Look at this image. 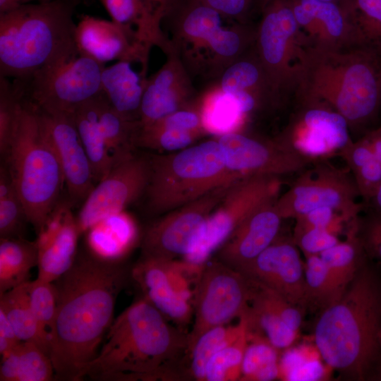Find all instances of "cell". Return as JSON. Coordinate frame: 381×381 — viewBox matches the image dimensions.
Listing matches in <instances>:
<instances>
[{"instance_id": "1", "label": "cell", "mask_w": 381, "mask_h": 381, "mask_svg": "<svg viewBox=\"0 0 381 381\" xmlns=\"http://www.w3.org/2000/svg\"><path fill=\"white\" fill-rule=\"evenodd\" d=\"M131 277L122 262L78 252L72 266L53 282L56 312L50 332L55 380L79 381L114 321L116 298Z\"/></svg>"}, {"instance_id": "2", "label": "cell", "mask_w": 381, "mask_h": 381, "mask_svg": "<svg viewBox=\"0 0 381 381\" xmlns=\"http://www.w3.org/2000/svg\"><path fill=\"white\" fill-rule=\"evenodd\" d=\"M84 377L103 381L179 380L188 333L174 327L143 296L114 320Z\"/></svg>"}, {"instance_id": "3", "label": "cell", "mask_w": 381, "mask_h": 381, "mask_svg": "<svg viewBox=\"0 0 381 381\" xmlns=\"http://www.w3.org/2000/svg\"><path fill=\"white\" fill-rule=\"evenodd\" d=\"M381 277L363 265L341 297L320 312L314 329L327 365L355 380L381 378Z\"/></svg>"}, {"instance_id": "4", "label": "cell", "mask_w": 381, "mask_h": 381, "mask_svg": "<svg viewBox=\"0 0 381 381\" xmlns=\"http://www.w3.org/2000/svg\"><path fill=\"white\" fill-rule=\"evenodd\" d=\"M77 3L49 0L0 13V75L24 80L79 54L73 20Z\"/></svg>"}, {"instance_id": "5", "label": "cell", "mask_w": 381, "mask_h": 381, "mask_svg": "<svg viewBox=\"0 0 381 381\" xmlns=\"http://www.w3.org/2000/svg\"><path fill=\"white\" fill-rule=\"evenodd\" d=\"M6 157L28 221L37 233L59 202L65 183L41 112L25 99Z\"/></svg>"}, {"instance_id": "6", "label": "cell", "mask_w": 381, "mask_h": 381, "mask_svg": "<svg viewBox=\"0 0 381 381\" xmlns=\"http://www.w3.org/2000/svg\"><path fill=\"white\" fill-rule=\"evenodd\" d=\"M171 49L190 78H219L241 58L246 42L242 23L226 18L202 0H184L164 20Z\"/></svg>"}, {"instance_id": "7", "label": "cell", "mask_w": 381, "mask_h": 381, "mask_svg": "<svg viewBox=\"0 0 381 381\" xmlns=\"http://www.w3.org/2000/svg\"><path fill=\"white\" fill-rule=\"evenodd\" d=\"M146 190L153 213L183 206L242 179L230 171L217 140H210L150 159Z\"/></svg>"}, {"instance_id": "8", "label": "cell", "mask_w": 381, "mask_h": 381, "mask_svg": "<svg viewBox=\"0 0 381 381\" xmlns=\"http://www.w3.org/2000/svg\"><path fill=\"white\" fill-rule=\"evenodd\" d=\"M104 67L79 54L17 80L25 99L41 111L73 116L79 107L102 92L101 77Z\"/></svg>"}, {"instance_id": "9", "label": "cell", "mask_w": 381, "mask_h": 381, "mask_svg": "<svg viewBox=\"0 0 381 381\" xmlns=\"http://www.w3.org/2000/svg\"><path fill=\"white\" fill-rule=\"evenodd\" d=\"M281 188V177L277 176L252 175L235 181L205 221L183 260L204 266L248 217L277 199Z\"/></svg>"}, {"instance_id": "10", "label": "cell", "mask_w": 381, "mask_h": 381, "mask_svg": "<svg viewBox=\"0 0 381 381\" xmlns=\"http://www.w3.org/2000/svg\"><path fill=\"white\" fill-rule=\"evenodd\" d=\"M313 162V167L302 171L275 200L282 217L296 219L316 208L329 207L344 221L356 220L362 205L357 201L360 194L351 174L326 159Z\"/></svg>"}, {"instance_id": "11", "label": "cell", "mask_w": 381, "mask_h": 381, "mask_svg": "<svg viewBox=\"0 0 381 381\" xmlns=\"http://www.w3.org/2000/svg\"><path fill=\"white\" fill-rule=\"evenodd\" d=\"M250 297L251 286L243 273L218 259L208 260L194 295V322L188 349L208 329L239 318L248 309Z\"/></svg>"}, {"instance_id": "12", "label": "cell", "mask_w": 381, "mask_h": 381, "mask_svg": "<svg viewBox=\"0 0 381 381\" xmlns=\"http://www.w3.org/2000/svg\"><path fill=\"white\" fill-rule=\"evenodd\" d=\"M231 184L173 210L152 223L142 239V258L166 260L184 258Z\"/></svg>"}, {"instance_id": "13", "label": "cell", "mask_w": 381, "mask_h": 381, "mask_svg": "<svg viewBox=\"0 0 381 381\" xmlns=\"http://www.w3.org/2000/svg\"><path fill=\"white\" fill-rule=\"evenodd\" d=\"M150 159L132 157L116 164L83 201L77 222L80 234L102 219L123 211L145 193Z\"/></svg>"}, {"instance_id": "14", "label": "cell", "mask_w": 381, "mask_h": 381, "mask_svg": "<svg viewBox=\"0 0 381 381\" xmlns=\"http://www.w3.org/2000/svg\"><path fill=\"white\" fill-rule=\"evenodd\" d=\"M227 169L243 178L301 173L313 162L278 140L263 141L236 131L217 138Z\"/></svg>"}, {"instance_id": "15", "label": "cell", "mask_w": 381, "mask_h": 381, "mask_svg": "<svg viewBox=\"0 0 381 381\" xmlns=\"http://www.w3.org/2000/svg\"><path fill=\"white\" fill-rule=\"evenodd\" d=\"M303 311L308 308L304 262L293 239L277 238L241 271Z\"/></svg>"}, {"instance_id": "16", "label": "cell", "mask_w": 381, "mask_h": 381, "mask_svg": "<svg viewBox=\"0 0 381 381\" xmlns=\"http://www.w3.org/2000/svg\"><path fill=\"white\" fill-rule=\"evenodd\" d=\"M75 42L79 54L103 64L113 60L140 62L145 78L150 49L131 30L111 20L85 15L76 24Z\"/></svg>"}, {"instance_id": "17", "label": "cell", "mask_w": 381, "mask_h": 381, "mask_svg": "<svg viewBox=\"0 0 381 381\" xmlns=\"http://www.w3.org/2000/svg\"><path fill=\"white\" fill-rule=\"evenodd\" d=\"M131 277L167 318L179 326L190 322L194 313L190 297L171 260L141 258L131 270Z\"/></svg>"}, {"instance_id": "18", "label": "cell", "mask_w": 381, "mask_h": 381, "mask_svg": "<svg viewBox=\"0 0 381 381\" xmlns=\"http://www.w3.org/2000/svg\"><path fill=\"white\" fill-rule=\"evenodd\" d=\"M37 277L53 282L73 264L81 235L71 203L59 202L37 233Z\"/></svg>"}, {"instance_id": "19", "label": "cell", "mask_w": 381, "mask_h": 381, "mask_svg": "<svg viewBox=\"0 0 381 381\" xmlns=\"http://www.w3.org/2000/svg\"><path fill=\"white\" fill-rule=\"evenodd\" d=\"M40 112L59 159L68 195L73 202L84 201L95 187V181L73 116Z\"/></svg>"}, {"instance_id": "20", "label": "cell", "mask_w": 381, "mask_h": 381, "mask_svg": "<svg viewBox=\"0 0 381 381\" xmlns=\"http://www.w3.org/2000/svg\"><path fill=\"white\" fill-rule=\"evenodd\" d=\"M165 64L144 83L139 122L147 126L193 104L195 94L191 78L171 52Z\"/></svg>"}, {"instance_id": "21", "label": "cell", "mask_w": 381, "mask_h": 381, "mask_svg": "<svg viewBox=\"0 0 381 381\" xmlns=\"http://www.w3.org/2000/svg\"><path fill=\"white\" fill-rule=\"evenodd\" d=\"M278 140L311 162L339 155L351 142L345 118L319 108L306 111L298 128Z\"/></svg>"}, {"instance_id": "22", "label": "cell", "mask_w": 381, "mask_h": 381, "mask_svg": "<svg viewBox=\"0 0 381 381\" xmlns=\"http://www.w3.org/2000/svg\"><path fill=\"white\" fill-rule=\"evenodd\" d=\"M274 202L256 210L233 232L217 250L219 260L241 271L277 239L283 218Z\"/></svg>"}, {"instance_id": "23", "label": "cell", "mask_w": 381, "mask_h": 381, "mask_svg": "<svg viewBox=\"0 0 381 381\" xmlns=\"http://www.w3.org/2000/svg\"><path fill=\"white\" fill-rule=\"evenodd\" d=\"M376 76L365 64L358 62L348 66L339 89L327 98L348 123H358L370 118L379 104Z\"/></svg>"}, {"instance_id": "24", "label": "cell", "mask_w": 381, "mask_h": 381, "mask_svg": "<svg viewBox=\"0 0 381 381\" xmlns=\"http://www.w3.org/2000/svg\"><path fill=\"white\" fill-rule=\"evenodd\" d=\"M85 234L87 250L109 262H122L139 240L137 222L126 210L102 219Z\"/></svg>"}, {"instance_id": "25", "label": "cell", "mask_w": 381, "mask_h": 381, "mask_svg": "<svg viewBox=\"0 0 381 381\" xmlns=\"http://www.w3.org/2000/svg\"><path fill=\"white\" fill-rule=\"evenodd\" d=\"M131 64L128 61H118L104 67L101 77L102 92L118 113L130 120L139 121L146 78L140 76Z\"/></svg>"}, {"instance_id": "26", "label": "cell", "mask_w": 381, "mask_h": 381, "mask_svg": "<svg viewBox=\"0 0 381 381\" xmlns=\"http://www.w3.org/2000/svg\"><path fill=\"white\" fill-rule=\"evenodd\" d=\"M105 8L111 20L131 30L138 40L151 49L157 46L166 54L171 49L162 24L148 12L145 0H97Z\"/></svg>"}, {"instance_id": "27", "label": "cell", "mask_w": 381, "mask_h": 381, "mask_svg": "<svg viewBox=\"0 0 381 381\" xmlns=\"http://www.w3.org/2000/svg\"><path fill=\"white\" fill-rule=\"evenodd\" d=\"M247 311L236 325H224L202 334L188 349L181 365V378L205 381V368L211 357L233 342L248 324Z\"/></svg>"}, {"instance_id": "28", "label": "cell", "mask_w": 381, "mask_h": 381, "mask_svg": "<svg viewBox=\"0 0 381 381\" xmlns=\"http://www.w3.org/2000/svg\"><path fill=\"white\" fill-rule=\"evenodd\" d=\"M27 282L0 294V310L20 341L32 342L50 356V335L42 327L31 307Z\"/></svg>"}, {"instance_id": "29", "label": "cell", "mask_w": 381, "mask_h": 381, "mask_svg": "<svg viewBox=\"0 0 381 381\" xmlns=\"http://www.w3.org/2000/svg\"><path fill=\"white\" fill-rule=\"evenodd\" d=\"M97 97L82 104L73 114L75 127L92 165L95 183L103 179L114 167L99 124Z\"/></svg>"}, {"instance_id": "30", "label": "cell", "mask_w": 381, "mask_h": 381, "mask_svg": "<svg viewBox=\"0 0 381 381\" xmlns=\"http://www.w3.org/2000/svg\"><path fill=\"white\" fill-rule=\"evenodd\" d=\"M97 103L99 127L115 167L133 156L131 150L135 145L140 122L118 113L102 92L98 95Z\"/></svg>"}, {"instance_id": "31", "label": "cell", "mask_w": 381, "mask_h": 381, "mask_svg": "<svg viewBox=\"0 0 381 381\" xmlns=\"http://www.w3.org/2000/svg\"><path fill=\"white\" fill-rule=\"evenodd\" d=\"M35 241L23 238H0V294L29 280L32 267L37 265Z\"/></svg>"}, {"instance_id": "32", "label": "cell", "mask_w": 381, "mask_h": 381, "mask_svg": "<svg viewBox=\"0 0 381 381\" xmlns=\"http://www.w3.org/2000/svg\"><path fill=\"white\" fill-rule=\"evenodd\" d=\"M358 234L357 219L353 222L344 241H340L319 255L325 263L334 285L342 295L363 265L362 254L364 246Z\"/></svg>"}, {"instance_id": "33", "label": "cell", "mask_w": 381, "mask_h": 381, "mask_svg": "<svg viewBox=\"0 0 381 381\" xmlns=\"http://www.w3.org/2000/svg\"><path fill=\"white\" fill-rule=\"evenodd\" d=\"M345 160L360 196L370 201L381 183V162L365 138L352 141L339 154Z\"/></svg>"}, {"instance_id": "34", "label": "cell", "mask_w": 381, "mask_h": 381, "mask_svg": "<svg viewBox=\"0 0 381 381\" xmlns=\"http://www.w3.org/2000/svg\"><path fill=\"white\" fill-rule=\"evenodd\" d=\"M279 351L265 337L248 329L240 380L270 381L279 378Z\"/></svg>"}, {"instance_id": "35", "label": "cell", "mask_w": 381, "mask_h": 381, "mask_svg": "<svg viewBox=\"0 0 381 381\" xmlns=\"http://www.w3.org/2000/svg\"><path fill=\"white\" fill-rule=\"evenodd\" d=\"M247 318L249 330L263 335L279 350L288 349L298 337V332L291 328L279 314L252 293Z\"/></svg>"}, {"instance_id": "36", "label": "cell", "mask_w": 381, "mask_h": 381, "mask_svg": "<svg viewBox=\"0 0 381 381\" xmlns=\"http://www.w3.org/2000/svg\"><path fill=\"white\" fill-rule=\"evenodd\" d=\"M304 262L308 308L323 310L342 296L319 255H306Z\"/></svg>"}, {"instance_id": "37", "label": "cell", "mask_w": 381, "mask_h": 381, "mask_svg": "<svg viewBox=\"0 0 381 381\" xmlns=\"http://www.w3.org/2000/svg\"><path fill=\"white\" fill-rule=\"evenodd\" d=\"M200 107L206 131L219 135L235 131L234 128L243 116L234 101L219 87L213 90Z\"/></svg>"}, {"instance_id": "38", "label": "cell", "mask_w": 381, "mask_h": 381, "mask_svg": "<svg viewBox=\"0 0 381 381\" xmlns=\"http://www.w3.org/2000/svg\"><path fill=\"white\" fill-rule=\"evenodd\" d=\"M28 222L23 205L13 186L8 169L0 171V237L23 238Z\"/></svg>"}, {"instance_id": "39", "label": "cell", "mask_w": 381, "mask_h": 381, "mask_svg": "<svg viewBox=\"0 0 381 381\" xmlns=\"http://www.w3.org/2000/svg\"><path fill=\"white\" fill-rule=\"evenodd\" d=\"M248 341V325L231 343L216 352L205 368V381L240 380L245 351Z\"/></svg>"}, {"instance_id": "40", "label": "cell", "mask_w": 381, "mask_h": 381, "mask_svg": "<svg viewBox=\"0 0 381 381\" xmlns=\"http://www.w3.org/2000/svg\"><path fill=\"white\" fill-rule=\"evenodd\" d=\"M24 101L20 83L0 75V151L6 156L9 150Z\"/></svg>"}, {"instance_id": "41", "label": "cell", "mask_w": 381, "mask_h": 381, "mask_svg": "<svg viewBox=\"0 0 381 381\" xmlns=\"http://www.w3.org/2000/svg\"><path fill=\"white\" fill-rule=\"evenodd\" d=\"M203 133L173 128L140 126L135 145L162 151L175 152L190 146Z\"/></svg>"}, {"instance_id": "42", "label": "cell", "mask_w": 381, "mask_h": 381, "mask_svg": "<svg viewBox=\"0 0 381 381\" xmlns=\"http://www.w3.org/2000/svg\"><path fill=\"white\" fill-rule=\"evenodd\" d=\"M18 349L17 381L55 380L52 359L38 346L32 342L20 341Z\"/></svg>"}, {"instance_id": "43", "label": "cell", "mask_w": 381, "mask_h": 381, "mask_svg": "<svg viewBox=\"0 0 381 381\" xmlns=\"http://www.w3.org/2000/svg\"><path fill=\"white\" fill-rule=\"evenodd\" d=\"M261 80V71L254 63L238 59L229 65L219 78L220 90L229 97L247 93L257 100L255 90Z\"/></svg>"}, {"instance_id": "44", "label": "cell", "mask_w": 381, "mask_h": 381, "mask_svg": "<svg viewBox=\"0 0 381 381\" xmlns=\"http://www.w3.org/2000/svg\"><path fill=\"white\" fill-rule=\"evenodd\" d=\"M31 307L42 327L49 332L56 312V295L53 282L37 277L27 282Z\"/></svg>"}, {"instance_id": "45", "label": "cell", "mask_w": 381, "mask_h": 381, "mask_svg": "<svg viewBox=\"0 0 381 381\" xmlns=\"http://www.w3.org/2000/svg\"><path fill=\"white\" fill-rule=\"evenodd\" d=\"M248 280L252 296L275 311L291 328L299 332L303 311L272 289L250 279Z\"/></svg>"}, {"instance_id": "46", "label": "cell", "mask_w": 381, "mask_h": 381, "mask_svg": "<svg viewBox=\"0 0 381 381\" xmlns=\"http://www.w3.org/2000/svg\"><path fill=\"white\" fill-rule=\"evenodd\" d=\"M294 242L304 255H320L340 242L329 229L313 228L294 234Z\"/></svg>"}, {"instance_id": "47", "label": "cell", "mask_w": 381, "mask_h": 381, "mask_svg": "<svg viewBox=\"0 0 381 381\" xmlns=\"http://www.w3.org/2000/svg\"><path fill=\"white\" fill-rule=\"evenodd\" d=\"M224 16L243 23L253 8H258V0H202Z\"/></svg>"}, {"instance_id": "48", "label": "cell", "mask_w": 381, "mask_h": 381, "mask_svg": "<svg viewBox=\"0 0 381 381\" xmlns=\"http://www.w3.org/2000/svg\"><path fill=\"white\" fill-rule=\"evenodd\" d=\"M337 215L338 214L332 208H316L309 212L308 213L296 219V224L294 230V234H297L302 231L313 228H322L330 229V227L333 224Z\"/></svg>"}, {"instance_id": "49", "label": "cell", "mask_w": 381, "mask_h": 381, "mask_svg": "<svg viewBox=\"0 0 381 381\" xmlns=\"http://www.w3.org/2000/svg\"><path fill=\"white\" fill-rule=\"evenodd\" d=\"M346 8L364 22L381 25V0H348Z\"/></svg>"}, {"instance_id": "50", "label": "cell", "mask_w": 381, "mask_h": 381, "mask_svg": "<svg viewBox=\"0 0 381 381\" xmlns=\"http://www.w3.org/2000/svg\"><path fill=\"white\" fill-rule=\"evenodd\" d=\"M184 0H145L148 12L159 23L171 15Z\"/></svg>"}, {"instance_id": "51", "label": "cell", "mask_w": 381, "mask_h": 381, "mask_svg": "<svg viewBox=\"0 0 381 381\" xmlns=\"http://www.w3.org/2000/svg\"><path fill=\"white\" fill-rule=\"evenodd\" d=\"M20 342L11 323L0 310V355H5Z\"/></svg>"}, {"instance_id": "52", "label": "cell", "mask_w": 381, "mask_h": 381, "mask_svg": "<svg viewBox=\"0 0 381 381\" xmlns=\"http://www.w3.org/2000/svg\"><path fill=\"white\" fill-rule=\"evenodd\" d=\"M18 344L9 352L1 356L0 381H17L18 364Z\"/></svg>"}, {"instance_id": "53", "label": "cell", "mask_w": 381, "mask_h": 381, "mask_svg": "<svg viewBox=\"0 0 381 381\" xmlns=\"http://www.w3.org/2000/svg\"><path fill=\"white\" fill-rule=\"evenodd\" d=\"M361 240L364 248H368L377 257L381 258V234L366 229L365 238Z\"/></svg>"}, {"instance_id": "54", "label": "cell", "mask_w": 381, "mask_h": 381, "mask_svg": "<svg viewBox=\"0 0 381 381\" xmlns=\"http://www.w3.org/2000/svg\"><path fill=\"white\" fill-rule=\"evenodd\" d=\"M365 139L371 147L375 156L381 162V127L367 135Z\"/></svg>"}, {"instance_id": "55", "label": "cell", "mask_w": 381, "mask_h": 381, "mask_svg": "<svg viewBox=\"0 0 381 381\" xmlns=\"http://www.w3.org/2000/svg\"><path fill=\"white\" fill-rule=\"evenodd\" d=\"M34 1H38L40 2L49 0H0V13Z\"/></svg>"}, {"instance_id": "56", "label": "cell", "mask_w": 381, "mask_h": 381, "mask_svg": "<svg viewBox=\"0 0 381 381\" xmlns=\"http://www.w3.org/2000/svg\"><path fill=\"white\" fill-rule=\"evenodd\" d=\"M367 229L381 234V214L377 212V215L369 222Z\"/></svg>"}, {"instance_id": "57", "label": "cell", "mask_w": 381, "mask_h": 381, "mask_svg": "<svg viewBox=\"0 0 381 381\" xmlns=\"http://www.w3.org/2000/svg\"><path fill=\"white\" fill-rule=\"evenodd\" d=\"M370 201L373 202L377 212L381 214V183Z\"/></svg>"}, {"instance_id": "58", "label": "cell", "mask_w": 381, "mask_h": 381, "mask_svg": "<svg viewBox=\"0 0 381 381\" xmlns=\"http://www.w3.org/2000/svg\"><path fill=\"white\" fill-rule=\"evenodd\" d=\"M321 1H330V2L337 3L339 4H343L346 2V0H321Z\"/></svg>"}, {"instance_id": "59", "label": "cell", "mask_w": 381, "mask_h": 381, "mask_svg": "<svg viewBox=\"0 0 381 381\" xmlns=\"http://www.w3.org/2000/svg\"><path fill=\"white\" fill-rule=\"evenodd\" d=\"M380 346H381V333H380Z\"/></svg>"}]
</instances>
